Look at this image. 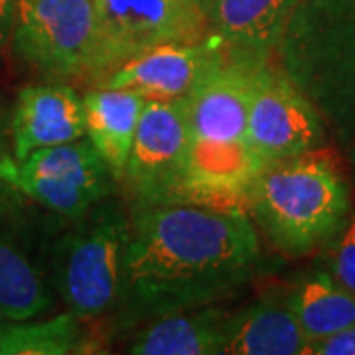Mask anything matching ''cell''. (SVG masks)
<instances>
[{
  "label": "cell",
  "mask_w": 355,
  "mask_h": 355,
  "mask_svg": "<svg viewBox=\"0 0 355 355\" xmlns=\"http://www.w3.org/2000/svg\"><path fill=\"white\" fill-rule=\"evenodd\" d=\"M97 40L93 0H16L12 50L50 77H87Z\"/></svg>",
  "instance_id": "ba28073f"
},
{
  "label": "cell",
  "mask_w": 355,
  "mask_h": 355,
  "mask_svg": "<svg viewBox=\"0 0 355 355\" xmlns=\"http://www.w3.org/2000/svg\"><path fill=\"white\" fill-rule=\"evenodd\" d=\"M251 65L227 60L186 97L188 156L180 202L245 205L263 164L247 142Z\"/></svg>",
  "instance_id": "7a4b0ae2"
},
{
  "label": "cell",
  "mask_w": 355,
  "mask_h": 355,
  "mask_svg": "<svg viewBox=\"0 0 355 355\" xmlns=\"http://www.w3.org/2000/svg\"><path fill=\"white\" fill-rule=\"evenodd\" d=\"M79 320L71 312L42 322L0 320V355H67L81 343Z\"/></svg>",
  "instance_id": "d6986e66"
},
{
  "label": "cell",
  "mask_w": 355,
  "mask_h": 355,
  "mask_svg": "<svg viewBox=\"0 0 355 355\" xmlns=\"http://www.w3.org/2000/svg\"><path fill=\"white\" fill-rule=\"evenodd\" d=\"M308 343L286 302H259L229 316L223 354L304 355Z\"/></svg>",
  "instance_id": "e0dca14e"
},
{
  "label": "cell",
  "mask_w": 355,
  "mask_h": 355,
  "mask_svg": "<svg viewBox=\"0 0 355 355\" xmlns=\"http://www.w3.org/2000/svg\"><path fill=\"white\" fill-rule=\"evenodd\" d=\"M97 40L87 79L97 87L116 67L176 42H200L211 34L207 14L196 0H93Z\"/></svg>",
  "instance_id": "8992f818"
},
{
  "label": "cell",
  "mask_w": 355,
  "mask_h": 355,
  "mask_svg": "<svg viewBox=\"0 0 355 355\" xmlns=\"http://www.w3.org/2000/svg\"><path fill=\"white\" fill-rule=\"evenodd\" d=\"M0 180L58 216L76 219L116 182L89 140L38 148L22 160L0 156Z\"/></svg>",
  "instance_id": "52a82bcc"
},
{
  "label": "cell",
  "mask_w": 355,
  "mask_h": 355,
  "mask_svg": "<svg viewBox=\"0 0 355 355\" xmlns=\"http://www.w3.org/2000/svg\"><path fill=\"white\" fill-rule=\"evenodd\" d=\"M14 158L87 135L83 97L65 83L30 85L18 93L12 121Z\"/></svg>",
  "instance_id": "4fadbf2b"
},
{
  "label": "cell",
  "mask_w": 355,
  "mask_h": 355,
  "mask_svg": "<svg viewBox=\"0 0 355 355\" xmlns=\"http://www.w3.org/2000/svg\"><path fill=\"white\" fill-rule=\"evenodd\" d=\"M280 69L338 128H355V16L310 18L296 8L279 46Z\"/></svg>",
  "instance_id": "5b68a950"
},
{
  "label": "cell",
  "mask_w": 355,
  "mask_h": 355,
  "mask_svg": "<svg viewBox=\"0 0 355 355\" xmlns=\"http://www.w3.org/2000/svg\"><path fill=\"white\" fill-rule=\"evenodd\" d=\"M245 205L277 249L302 257L338 237L352 196L334 156L320 146L263 166L247 188Z\"/></svg>",
  "instance_id": "3957f363"
},
{
  "label": "cell",
  "mask_w": 355,
  "mask_h": 355,
  "mask_svg": "<svg viewBox=\"0 0 355 355\" xmlns=\"http://www.w3.org/2000/svg\"><path fill=\"white\" fill-rule=\"evenodd\" d=\"M53 245L51 280L67 310L87 322L119 306L130 217L109 196L93 203Z\"/></svg>",
  "instance_id": "277c9868"
},
{
  "label": "cell",
  "mask_w": 355,
  "mask_h": 355,
  "mask_svg": "<svg viewBox=\"0 0 355 355\" xmlns=\"http://www.w3.org/2000/svg\"><path fill=\"white\" fill-rule=\"evenodd\" d=\"M330 261L331 277L355 294V216L338 233Z\"/></svg>",
  "instance_id": "ffe728a7"
},
{
  "label": "cell",
  "mask_w": 355,
  "mask_h": 355,
  "mask_svg": "<svg viewBox=\"0 0 355 355\" xmlns=\"http://www.w3.org/2000/svg\"><path fill=\"white\" fill-rule=\"evenodd\" d=\"M14 12L16 0H0V51L6 48V44L12 38Z\"/></svg>",
  "instance_id": "7402d4cb"
},
{
  "label": "cell",
  "mask_w": 355,
  "mask_h": 355,
  "mask_svg": "<svg viewBox=\"0 0 355 355\" xmlns=\"http://www.w3.org/2000/svg\"><path fill=\"white\" fill-rule=\"evenodd\" d=\"M14 188L0 180V320L22 322L44 314L51 294L44 270L30 254V241L22 239L24 225L16 223Z\"/></svg>",
  "instance_id": "5bb4252c"
},
{
  "label": "cell",
  "mask_w": 355,
  "mask_h": 355,
  "mask_svg": "<svg viewBox=\"0 0 355 355\" xmlns=\"http://www.w3.org/2000/svg\"><path fill=\"white\" fill-rule=\"evenodd\" d=\"M302 0H214L209 30L223 42L229 60L259 67L268 64Z\"/></svg>",
  "instance_id": "7c38bea8"
},
{
  "label": "cell",
  "mask_w": 355,
  "mask_h": 355,
  "mask_svg": "<svg viewBox=\"0 0 355 355\" xmlns=\"http://www.w3.org/2000/svg\"><path fill=\"white\" fill-rule=\"evenodd\" d=\"M144 103V97L128 89L93 87L83 95L89 142L116 182L125 176Z\"/></svg>",
  "instance_id": "2e32d148"
},
{
  "label": "cell",
  "mask_w": 355,
  "mask_h": 355,
  "mask_svg": "<svg viewBox=\"0 0 355 355\" xmlns=\"http://www.w3.org/2000/svg\"><path fill=\"white\" fill-rule=\"evenodd\" d=\"M227 60V50L216 34L200 42L162 44L130 58L97 87L128 89L146 101H176L188 97L203 77Z\"/></svg>",
  "instance_id": "8fae6325"
},
{
  "label": "cell",
  "mask_w": 355,
  "mask_h": 355,
  "mask_svg": "<svg viewBox=\"0 0 355 355\" xmlns=\"http://www.w3.org/2000/svg\"><path fill=\"white\" fill-rule=\"evenodd\" d=\"M2 142H4V116L0 111V153H2Z\"/></svg>",
  "instance_id": "cb8c5ba5"
},
{
  "label": "cell",
  "mask_w": 355,
  "mask_h": 355,
  "mask_svg": "<svg viewBox=\"0 0 355 355\" xmlns=\"http://www.w3.org/2000/svg\"><path fill=\"white\" fill-rule=\"evenodd\" d=\"M196 2L202 6V10L205 14H207V10H209V8H211V4H214V0H196Z\"/></svg>",
  "instance_id": "603a6c76"
},
{
  "label": "cell",
  "mask_w": 355,
  "mask_h": 355,
  "mask_svg": "<svg viewBox=\"0 0 355 355\" xmlns=\"http://www.w3.org/2000/svg\"><path fill=\"white\" fill-rule=\"evenodd\" d=\"M286 306L308 342L355 326V294L328 272H316L302 280Z\"/></svg>",
  "instance_id": "ac0fdd59"
},
{
  "label": "cell",
  "mask_w": 355,
  "mask_h": 355,
  "mask_svg": "<svg viewBox=\"0 0 355 355\" xmlns=\"http://www.w3.org/2000/svg\"><path fill=\"white\" fill-rule=\"evenodd\" d=\"M231 312L205 304L154 318L128 345L137 355H221Z\"/></svg>",
  "instance_id": "9a60e30c"
},
{
  "label": "cell",
  "mask_w": 355,
  "mask_h": 355,
  "mask_svg": "<svg viewBox=\"0 0 355 355\" xmlns=\"http://www.w3.org/2000/svg\"><path fill=\"white\" fill-rule=\"evenodd\" d=\"M186 156V97L144 103L125 176L121 180L135 205L180 202Z\"/></svg>",
  "instance_id": "30bf717a"
},
{
  "label": "cell",
  "mask_w": 355,
  "mask_h": 355,
  "mask_svg": "<svg viewBox=\"0 0 355 355\" xmlns=\"http://www.w3.org/2000/svg\"><path fill=\"white\" fill-rule=\"evenodd\" d=\"M352 162H354V170H355V146H354V153H352Z\"/></svg>",
  "instance_id": "d4e9b609"
},
{
  "label": "cell",
  "mask_w": 355,
  "mask_h": 355,
  "mask_svg": "<svg viewBox=\"0 0 355 355\" xmlns=\"http://www.w3.org/2000/svg\"><path fill=\"white\" fill-rule=\"evenodd\" d=\"M259 257V235L243 205H137L119 306L135 322L211 304L251 279Z\"/></svg>",
  "instance_id": "6da1fadb"
},
{
  "label": "cell",
  "mask_w": 355,
  "mask_h": 355,
  "mask_svg": "<svg viewBox=\"0 0 355 355\" xmlns=\"http://www.w3.org/2000/svg\"><path fill=\"white\" fill-rule=\"evenodd\" d=\"M312 355H355V326L336 331L331 336L320 338L308 343V352Z\"/></svg>",
  "instance_id": "44dd1931"
},
{
  "label": "cell",
  "mask_w": 355,
  "mask_h": 355,
  "mask_svg": "<svg viewBox=\"0 0 355 355\" xmlns=\"http://www.w3.org/2000/svg\"><path fill=\"white\" fill-rule=\"evenodd\" d=\"M247 142L263 166L316 150L324 142L322 114L280 67L253 69Z\"/></svg>",
  "instance_id": "9c48e42d"
}]
</instances>
